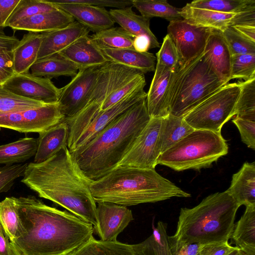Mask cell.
I'll use <instances>...</instances> for the list:
<instances>
[{
    "mask_svg": "<svg viewBox=\"0 0 255 255\" xmlns=\"http://www.w3.org/2000/svg\"><path fill=\"white\" fill-rule=\"evenodd\" d=\"M146 99L138 102L85 145L70 151L83 173L98 179L115 168L148 123Z\"/></svg>",
    "mask_w": 255,
    "mask_h": 255,
    "instance_id": "cell-3",
    "label": "cell"
},
{
    "mask_svg": "<svg viewBox=\"0 0 255 255\" xmlns=\"http://www.w3.org/2000/svg\"><path fill=\"white\" fill-rule=\"evenodd\" d=\"M237 248L232 246L228 241L207 244L199 255H226Z\"/></svg>",
    "mask_w": 255,
    "mask_h": 255,
    "instance_id": "cell-50",
    "label": "cell"
},
{
    "mask_svg": "<svg viewBox=\"0 0 255 255\" xmlns=\"http://www.w3.org/2000/svg\"><path fill=\"white\" fill-rule=\"evenodd\" d=\"M240 207L225 191L209 195L192 208H181L176 232L168 236L171 253L186 244L228 241Z\"/></svg>",
    "mask_w": 255,
    "mask_h": 255,
    "instance_id": "cell-5",
    "label": "cell"
},
{
    "mask_svg": "<svg viewBox=\"0 0 255 255\" xmlns=\"http://www.w3.org/2000/svg\"><path fill=\"white\" fill-rule=\"evenodd\" d=\"M68 255H136L132 245L118 241L106 242L94 237Z\"/></svg>",
    "mask_w": 255,
    "mask_h": 255,
    "instance_id": "cell-34",
    "label": "cell"
},
{
    "mask_svg": "<svg viewBox=\"0 0 255 255\" xmlns=\"http://www.w3.org/2000/svg\"><path fill=\"white\" fill-rule=\"evenodd\" d=\"M27 165L25 163L0 167V194L9 191L15 180L23 176Z\"/></svg>",
    "mask_w": 255,
    "mask_h": 255,
    "instance_id": "cell-46",
    "label": "cell"
},
{
    "mask_svg": "<svg viewBox=\"0 0 255 255\" xmlns=\"http://www.w3.org/2000/svg\"><path fill=\"white\" fill-rule=\"evenodd\" d=\"M235 78L243 79L244 81L255 78V54L232 55L230 80Z\"/></svg>",
    "mask_w": 255,
    "mask_h": 255,
    "instance_id": "cell-42",
    "label": "cell"
},
{
    "mask_svg": "<svg viewBox=\"0 0 255 255\" xmlns=\"http://www.w3.org/2000/svg\"><path fill=\"white\" fill-rule=\"evenodd\" d=\"M101 49L133 48V37L121 27H112L90 36Z\"/></svg>",
    "mask_w": 255,
    "mask_h": 255,
    "instance_id": "cell-37",
    "label": "cell"
},
{
    "mask_svg": "<svg viewBox=\"0 0 255 255\" xmlns=\"http://www.w3.org/2000/svg\"><path fill=\"white\" fill-rule=\"evenodd\" d=\"M0 224L10 242H13L19 236L22 231V226L16 198L6 197L0 202Z\"/></svg>",
    "mask_w": 255,
    "mask_h": 255,
    "instance_id": "cell-36",
    "label": "cell"
},
{
    "mask_svg": "<svg viewBox=\"0 0 255 255\" xmlns=\"http://www.w3.org/2000/svg\"><path fill=\"white\" fill-rule=\"evenodd\" d=\"M0 255H14L10 240L0 224Z\"/></svg>",
    "mask_w": 255,
    "mask_h": 255,
    "instance_id": "cell-56",
    "label": "cell"
},
{
    "mask_svg": "<svg viewBox=\"0 0 255 255\" xmlns=\"http://www.w3.org/2000/svg\"><path fill=\"white\" fill-rule=\"evenodd\" d=\"M235 14L221 13L193 7L187 3L181 8L180 11L182 19L188 23L197 26L208 27L220 31L229 26Z\"/></svg>",
    "mask_w": 255,
    "mask_h": 255,
    "instance_id": "cell-28",
    "label": "cell"
},
{
    "mask_svg": "<svg viewBox=\"0 0 255 255\" xmlns=\"http://www.w3.org/2000/svg\"><path fill=\"white\" fill-rule=\"evenodd\" d=\"M31 74L36 76L51 79L60 76L74 77L79 69L60 53L39 60L30 68Z\"/></svg>",
    "mask_w": 255,
    "mask_h": 255,
    "instance_id": "cell-29",
    "label": "cell"
},
{
    "mask_svg": "<svg viewBox=\"0 0 255 255\" xmlns=\"http://www.w3.org/2000/svg\"><path fill=\"white\" fill-rule=\"evenodd\" d=\"M2 85L17 95L44 104L57 103L60 94V88L55 86L51 79L29 72L15 74Z\"/></svg>",
    "mask_w": 255,
    "mask_h": 255,
    "instance_id": "cell-14",
    "label": "cell"
},
{
    "mask_svg": "<svg viewBox=\"0 0 255 255\" xmlns=\"http://www.w3.org/2000/svg\"><path fill=\"white\" fill-rule=\"evenodd\" d=\"M133 48L139 52H146L151 49V42L149 38L146 35H139L133 37L132 41Z\"/></svg>",
    "mask_w": 255,
    "mask_h": 255,
    "instance_id": "cell-55",
    "label": "cell"
},
{
    "mask_svg": "<svg viewBox=\"0 0 255 255\" xmlns=\"http://www.w3.org/2000/svg\"><path fill=\"white\" fill-rule=\"evenodd\" d=\"M89 31L74 21L63 28L42 33L37 60L60 53L81 37L89 35Z\"/></svg>",
    "mask_w": 255,
    "mask_h": 255,
    "instance_id": "cell-18",
    "label": "cell"
},
{
    "mask_svg": "<svg viewBox=\"0 0 255 255\" xmlns=\"http://www.w3.org/2000/svg\"><path fill=\"white\" fill-rule=\"evenodd\" d=\"M74 21L70 15L57 7L51 11L38 13L21 19L9 27L14 31L23 30L42 33L63 28Z\"/></svg>",
    "mask_w": 255,
    "mask_h": 255,
    "instance_id": "cell-21",
    "label": "cell"
},
{
    "mask_svg": "<svg viewBox=\"0 0 255 255\" xmlns=\"http://www.w3.org/2000/svg\"><path fill=\"white\" fill-rule=\"evenodd\" d=\"M194 130L183 118L171 114L162 118L159 134L160 154Z\"/></svg>",
    "mask_w": 255,
    "mask_h": 255,
    "instance_id": "cell-31",
    "label": "cell"
},
{
    "mask_svg": "<svg viewBox=\"0 0 255 255\" xmlns=\"http://www.w3.org/2000/svg\"><path fill=\"white\" fill-rule=\"evenodd\" d=\"M19 40L13 36H8L0 31V52L12 51Z\"/></svg>",
    "mask_w": 255,
    "mask_h": 255,
    "instance_id": "cell-54",
    "label": "cell"
},
{
    "mask_svg": "<svg viewBox=\"0 0 255 255\" xmlns=\"http://www.w3.org/2000/svg\"><path fill=\"white\" fill-rule=\"evenodd\" d=\"M167 224L159 221L152 234L143 242L132 245L136 255H172L167 234Z\"/></svg>",
    "mask_w": 255,
    "mask_h": 255,
    "instance_id": "cell-33",
    "label": "cell"
},
{
    "mask_svg": "<svg viewBox=\"0 0 255 255\" xmlns=\"http://www.w3.org/2000/svg\"><path fill=\"white\" fill-rule=\"evenodd\" d=\"M70 2L99 7L123 8L132 6L131 0H69Z\"/></svg>",
    "mask_w": 255,
    "mask_h": 255,
    "instance_id": "cell-49",
    "label": "cell"
},
{
    "mask_svg": "<svg viewBox=\"0 0 255 255\" xmlns=\"http://www.w3.org/2000/svg\"><path fill=\"white\" fill-rule=\"evenodd\" d=\"M132 7L111 9L109 11L115 23L132 37L146 35L150 39L151 48L159 47L160 43L150 29V18L136 14Z\"/></svg>",
    "mask_w": 255,
    "mask_h": 255,
    "instance_id": "cell-24",
    "label": "cell"
},
{
    "mask_svg": "<svg viewBox=\"0 0 255 255\" xmlns=\"http://www.w3.org/2000/svg\"><path fill=\"white\" fill-rule=\"evenodd\" d=\"M57 7L49 0H20L6 21L4 27H9L17 21L35 14L51 11Z\"/></svg>",
    "mask_w": 255,
    "mask_h": 255,
    "instance_id": "cell-39",
    "label": "cell"
},
{
    "mask_svg": "<svg viewBox=\"0 0 255 255\" xmlns=\"http://www.w3.org/2000/svg\"><path fill=\"white\" fill-rule=\"evenodd\" d=\"M145 86H139L116 104L99 112L83 130L70 151L88 143L118 117L138 102L146 99L147 93L144 90Z\"/></svg>",
    "mask_w": 255,
    "mask_h": 255,
    "instance_id": "cell-15",
    "label": "cell"
},
{
    "mask_svg": "<svg viewBox=\"0 0 255 255\" xmlns=\"http://www.w3.org/2000/svg\"><path fill=\"white\" fill-rule=\"evenodd\" d=\"M161 121L162 118L150 119L117 166L155 169L160 154L159 134Z\"/></svg>",
    "mask_w": 255,
    "mask_h": 255,
    "instance_id": "cell-11",
    "label": "cell"
},
{
    "mask_svg": "<svg viewBox=\"0 0 255 255\" xmlns=\"http://www.w3.org/2000/svg\"><path fill=\"white\" fill-rule=\"evenodd\" d=\"M240 93L235 108V117L255 121V78L238 81Z\"/></svg>",
    "mask_w": 255,
    "mask_h": 255,
    "instance_id": "cell-40",
    "label": "cell"
},
{
    "mask_svg": "<svg viewBox=\"0 0 255 255\" xmlns=\"http://www.w3.org/2000/svg\"><path fill=\"white\" fill-rule=\"evenodd\" d=\"M207 244L200 243L186 244L172 253V255H199L200 252Z\"/></svg>",
    "mask_w": 255,
    "mask_h": 255,
    "instance_id": "cell-53",
    "label": "cell"
},
{
    "mask_svg": "<svg viewBox=\"0 0 255 255\" xmlns=\"http://www.w3.org/2000/svg\"><path fill=\"white\" fill-rule=\"evenodd\" d=\"M144 74L141 72L121 85L105 100L99 112L116 104L139 86L146 85Z\"/></svg>",
    "mask_w": 255,
    "mask_h": 255,
    "instance_id": "cell-44",
    "label": "cell"
},
{
    "mask_svg": "<svg viewBox=\"0 0 255 255\" xmlns=\"http://www.w3.org/2000/svg\"><path fill=\"white\" fill-rule=\"evenodd\" d=\"M20 0H0V29L4 25Z\"/></svg>",
    "mask_w": 255,
    "mask_h": 255,
    "instance_id": "cell-52",
    "label": "cell"
},
{
    "mask_svg": "<svg viewBox=\"0 0 255 255\" xmlns=\"http://www.w3.org/2000/svg\"><path fill=\"white\" fill-rule=\"evenodd\" d=\"M50 1L95 33L113 27L115 23L105 7L72 2L69 0Z\"/></svg>",
    "mask_w": 255,
    "mask_h": 255,
    "instance_id": "cell-17",
    "label": "cell"
},
{
    "mask_svg": "<svg viewBox=\"0 0 255 255\" xmlns=\"http://www.w3.org/2000/svg\"><path fill=\"white\" fill-rule=\"evenodd\" d=\"M157 63L173 71L178 67V56L175 46L170 36L166 34L161 46L156 53Z\"/></svg>",
    "mask_w": 255,
    "mask_h": 255,
    "instance_id": "cell-45",
    "label": "cell"
},
{
    "mask_svg": "<svg viewBox=\"0 0 255 255\" xmlns=\"http://www.w3.org/2000/svg\"><path fill=\"white\" fill-rule=\"evenodd\" d=\"M98 227L95 232L100 240L116 241L119 235L133 220L131 211L115 203H97Z\"/></svg>",
    "mask_w": 255,
    "mask_h": 255,
    "instance_id": "cell-16",
    "label": "cell"
},
{
    "mask_svg": "<svg viewBox=\"0 0 255 255\" xmlns=\"http://www.w3.org/2000/svg\"><path fill=\"white\" fill-rule=\"evenodd\" d=\"M90 190L97 203L125 206L155 203L172 197H190L155 169L117 166L102 177L93 180Z\"/></svg>",
    "mask_w": 255,
    "mask_h": 255,
    "instance_id": "cell-4",
    "label": "cell"
},
{
    "mask_svg": "<svg viewBox=\"0 0 255 255\" xmlns=\"http://www.w3.org/2000/svg\"><path fill=\"white\" fill-rule=\"evenodd\" d=\"M221 32L232 55L255 54V42L244 37L234 27L228 26Z\"/></svg>",
    "mask_w": 255,
    "mask_h": 255,
    "instance_id": "cell-43",
    "label": "cell"
},
{
    "mask_svg": "<svg viewBox=\"0 0 255 255\" xmlns=\"http://www.w3.org/2000/svg\"><path fill=\"white\" fill-rule=\"evenodd\" d=\"M68 136V126L64 120L39 133L33 162H43L67 146Z\"/></svg>",
    "mask_w": 255,
    "mask_h": 255,
    "instance_id": "cell-23",
    "label": "cell"
},
{
    "mask_svg": "<svg viewBox=\"0 0 255 255\" xmlns=\"http://www.w3.org/2000/svg\"><path fill=\"white\" fill-rule=\"evenodd\" d=\"M42 41L41 33L29 32L24 34L12 51L15 74L28 73L37 60Z\"/></svg>",
    "mask_w": 255,
    "mask_h": 255,
    "instance_id": "cell-27",
    "label": "cell"
},
{
    "mask_svg": "<svg viewBox=\"0 0 255 255\" xmlns=\"http://www.w3.org/2000/svg\"><path fill=\"white\" fill-rule=\"evenodd\" d=\"M224 85L203 52L173 72L166 97L169 114L183 118Z\"/></svg>",
    "mask_w": 255,
    "mask_h": 255,
    "instance_id": "cell-6",
    "label": "cell"
},
{
    "mask_svg": "<svg viewBox=\"0 0 255 255\" xmlns=\"http://www.w3.org/2000/svg\"><path fill=\"white\" fill-rule=\"evenodd\" d=\"M15 74L13 67L12 51L0 52V85Z\"/></svg>",
    "mask_w": 255,
    "mask_h": 255,
    "instance_id": "cell-48",
    "label": "cell"
},
{
    "mask_svg": "<svg viewBox=\"0 0 255 255\" xmlns=\"http://www.w3.org/2000/svg\"><path fill=\"white\" fill-rule=\"evenodd\" d=\"M190 6L221 13L235 14L255 7V0H196Z\"/></svg>",
    "mask_w": 255,
    "mask_h": 255,
    "instance_id": "cell-38",
    "label": "cell"
},
{
    "mask_svg": "<svg viewBox=\"0 0 255 255\" xmlns=\"http://www.w3.org/2000/svg\"><path fill=\"white\" fill-rule=\"evenodd\" d=\"M109 62L138 70L143 74L154 71L156 58L153 54L139 52L133 48L102 49Z\"/></svg>",
    "mask_w": 255,
    "mask_h": 255,
    "instance_id": "cell-26",
    "label": "cell"
},
{
    "mask_svg": "<svg viewBox=\"0 0 255 255\" xmlns=\"http://www.w3.org/2000/svg\"><path fill=\"white\" fill-rule=\"evenodd\" d=\"M232 122L237 126L242 141L248 147L255 149V121L235 117Z\"/></svg>",
    "mask_w": 255,
    "mask_h": 255,
    "instance_id": "cell-47",
    "label": "cell"
},
{
    "mask_svg": "<svg viewBox=\"0 0 255 255\" xmlns=\"http://www.w3.org/2000/svg\"><path fill=\"white\" fill-rule=\"evenodd\" d=\"M174 72L166 66L156 64L154 74L146 98L151 118H163L169 114L166 97Z\"/></svg>",
    "mask_w": 255,
    "mask_h": 255,
    "instance_id": "cell-19",
    "label": "cell"
},
{
    "mask_svg": "<svg viewBox=\"0 0 255 255\" xmlns=\"http://www.w3.org/2000/svg\"><path fill=\"white\" fill-rule=\"evenodd\" d=\"M228 152L221 132L194 129L158 156L156 164L181 171L199 170L212 165Z\"/></svg>",
    "mask_w": 255,
    "mask_h": 255,
    "instance_id": "cell-7",
    "label": "cell"
},
{
    "mask_svg": "<svg viewBox=\"0 0 255 255\" xmlns=\"http://www.w3.org/2000/svg\"><path fill=\"white\" fill-rule=\"evenodd\" d=\"M230 239L241 250L255 254V206H246L244 214L235 224Z\"/></svg>",
    "mask_w": 255,
    "mask_h": 255,
    "instance_id": "cell-30",
    "label": "cell"
},
{
    "mask_svg": "<svg viewBox=\"0 0 255 255\" xmlns=\"http://www.w3.org/2000/svg\"><path fill=\"white\" fill-rule=\"evenodd\" d=\"M100 67L79 70L67 85L60 88L57 103L64 119L74 116L85 106L96 84Z\"/></svg>",
    "mask_w": 255,
    "mask_h": 255,
    "instance_id": "cell-13",
    "label": "cell"
},
{
    "mask_svg": "<svg viewBox=\"0 0 255 255\" xmlns=\"http://www.w3.org/2000/svg\"><path fill=\"white\" fill-rule=\"evenodd\" d=\"M22 226L10 244L14 255H68L93 236V226L35 196L16 198Z\"/></svg>",
    "mask_w": 255,
    "mask_h": 255,
    "instance_id": "cell-1",
    "label": "cell"
},
{
    "mask_svg": "<svg viewBox=\"0 0 255 255\" xmlns=\"http://www.w3.org/2000/svg\"><path fill=\"white\" fill-rule=\"evenodd\" d=\"M203 53L210 59L224 85L227 84L230 81L232 55L221 31L212 28Z\"/></svg>",
    "mask_w": 255,
    "mask_h": 255,
    "instance_id": "cell-22",
    "label": "cell"
},
{
    "mask_svg": "<svg viewBox=\"0 0 255 255\" xmlns=\"http://www.w3.org/2000/svg\"><path fill=\"white\" fill-rule=\"evenodd\" d=\"M131 2L132 6L145 17H161L169 22L182 19L181 8L172 6L166 0H131Z\"/></svg>",
    "mask_w": 255,
    "mask_h": 255,
    "instance_id": "cell-35",
    "label": "cell"
},
{
    "mask_svg": "<svg viewBox=\"0 0 255 255\" xmlns=\"http://www.w3.org/2000/svg\"><path fill=\"white\" fill-rule=\"evenodd\" d=\"M141 72L109 62L101 66L87 102L74 116L65 118L69 128L67 147L71 149L83 130L99 112L105 100L121 85Z\"/></svg>",
    "mask_w": 255,
    "mask_h": 255,
    "instance_id": "cell-8",
    "label": "cell"
},
{
    "mask_svg": "<svg viewBox=\"0 0 255 255\" xmlns=\"http://www.w3.org/2000/svg\"><path fill=\"white\" fill-rule=\"evenodd\" d=\"M167 29L178 53V67H183L203 52L212 28L194 25L181 19L170 21Z\"/></svg>",
    "mask_w": 255,
    "mask_h": 255,
    "instance_id": "cell-12",
    "label": "cell"
},
{
    "mask_svg": "<svg viewBox=\"0 0 255 255\" xmlns=\"http://www.w3.org/2000/svg\"><path fill=\"white\" fill-rule=\"evenodd\" d=\"M21 182L68 212L98 227L97 204L92 195L93 180L81 170L67 146L41 163L30 162Z\"/></svg>",
    "mask_w": 255,
    "mask_h": 255,
    "instance_id": "cell-2",
    "label": "cell"
},
{
    "mask_svg": "<svg viewBox=\"0 0 255 255\" xmlns=\"http://www.w3.org/2000/svg\"><path fill=\"white\" fill-rule=\"evenodd\" d=\"M37 148V138L25 137L0 145V164L13 165L25 162L34 156Z\"/></svg>",
    "mask_w": 255,
    "mask_h": 255,
    "instance_id": "cell-32",
    "label": "cell"
},
{
    "mask_svg": "<svg viewBox=\"0 0 255 255\" xmlns=\"http://www.w3.org/2000/svg\"><path fill=\"white\" fill-rule=\"evenodd\" d=\"M45 104L17 95L0 85V114L15 112Z\"/></svg>",
    "mask_w": 255,
    "mask_h": 255,
    "instance_id": "cell-41",
    "label": "cell"
},
{
    "mask_svg": "<svg viewBox=\"0 0 255 255\" xmlns=\"http://www.w3.org/2000/svg\"><path fill=\"white\" fill-rule=\"evenodd\" d=\"M240 93L238 83H228L191 111L183 119L194 129L221 132L223 126L235 115Z\"/></svg>",
    "mask_w": 255,
    "mask_h": 255,
    "instance_id": "cell-9",
    "label": "cell"
},
{
    "mask_svg": "<svg viewBox=\"0 0 255 255\" xmlns=\"http://www.w3.org/2000/svg\"><path fill=\"white\" fill-rule=\"evenodd\" d=\"M241 206H255V162H245L226 190Z\"/></svg>",
    "mask_w": 255,
    "mask_h": 255,
    "instance_id": "cell-25",
    "label": "cell"
},
{
    "mask_svg": "<svg viewBox=\"0 0 255 255\" xmlns=\"http://www.w3.org/2000/svg\"><path fill=\"white\" fill-rule=\"evenodd\" d=\"M238 25L255 27V7L234 15L229 26Z\"/></svg>",
    "mask_w": 255,
    "mask_h": 255,
    "instance_id": "cell-51",
    "label": "cell"
},
{
    "mask_svg": "<svg viewBox=\"0 0 255 255\" xmlns=\"http://www.w3.org/2000/svg\"><path fill=\"white\" fill-rule=\"evenodd\" d=\"M233 27L244 37L255 42V27L239 25Z\"/></svg>",
    "mask_w": 255,
    "mask_h": 255,
    "instance_id": "cell-57",
    "label": "cell"
},
{
    "mask_svg": "<svg viewBox=\"0 0 255 255\" xmlns=\"http://www.w3.org/2000/svg\"><path fill=\"white\" fill-rule=\"evenodd\" d=\"M241 255H255V254H250L241 250Z\"/></svg>",
    "mask_w": 255,
    "mask_h": 255,
    "instance_id": "cell-59",
    "label": "cell"
},
{
    "mask_svg": "<svg viewBox=\"0 0 255 255\" xmlns=\"http://www.w3.org/2000/svg\"><path fill=\"white\" fill-rule=\"evenodd\" d=\"M64 119L58 103L20 111L0 114V128L20 132H38L47 130Z\"/></svg>",
    "mask_w": 255,
    "mask_h": 255,
    "instance_id": "cell-10",
    "label": "cell"
},
{
    "mask_svg": "<svg viewBox=\"0 0 255 255\" xmlns=\"http://www.w3.org/2000/svg\"><path fill=\"white\" fill-rule=\"evenodd\" d=\"M59 53L76 65L79 70L99 67L109 62L89 35L81 37Z\"/></svg>",
    "mask_w": 255,
    "mask_h": 255,
    "instance_id": "cell-20",
    "label": "cell"
},
{
    "mask_svg": "<svg viewBox=\"0 0 255 255\" xmlns=\"http://www.w3.org/2000/svg\"><path fill=\"white\" fill-rule=\"evenodd\" d=\"M226 255H241V250L238 248Z\"/></svg>",
    "mask_w": 255,
    "mask_h": 255,
    "instance_id": "cell-58",
    "label": "cell"
}]
</instances>
